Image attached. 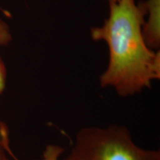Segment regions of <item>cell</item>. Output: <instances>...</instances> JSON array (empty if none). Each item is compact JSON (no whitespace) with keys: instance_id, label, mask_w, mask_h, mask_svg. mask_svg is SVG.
<instances>
[{"instance_id":"obj_7","label":"cell","mask_w":160,"mask_h":160,"mask_svg":"<svg viewBox=\"0 0 160 160\" xmlns=\"http://www.w3.org/2000/svg\"><path fill=\"white\" fill-rule=\"evenodd\" d=\"M6 81H7V68L2 58L0 56V95L5 91Z\"/></svg>"},{"instance_id":"obj_8","label":"cell","mask_w":160,"mask_h":160,"mask_svg":"<svg viewBox=\"0 0 160 160\" xmlns=\"http://www.w3.org/2000/svg\"><path fill=\"white\" fill-rule=\"evenodd\" d=\"M13 156H12V158H13V160H19L17 159V157H16V156L14 155V153H13V154H12Z\"/></svg>"},{"instance_id":"obj_9","label":"cell","mask_w":160,"mask_h":160,"mask_svg":"<svg viewBox=\"0 0 160 160\" xmlns=\"http://www.w3.org/2000/svg\"><path fill=\"white\" fill-rule=\"evenodd\" d=\"M109 2H113V1H115V0H108Z\"/></svg>"},{"instance_id":"obj_4","label":"cell","mask_w":160,"mask_h":160,"mask_svg":"<svg viewBox=\"0 0 160 160\" xmlns=\"http://www.w3.org/2000/svg\"><path fill=\"white\" fill-rule=\"evenodd\" d=\"M11 151L8 127L0 122V160H12Z\"/></svg>"},{"instance_id":"obj_6","label":"cell","mask_w":160,"mask_h":160,"mask_svg":"<svg viewBox=\"0 0 160 160\" xmlns=\"http://www.w3.org/2000/svg\"><path fill=\"white\" fill-rule=\"evenodd\" d=\"M12 40V35L9 25L0 19V45H7Z\"/></svg>"},{"instance_id":"obj_3","label":"cell","mask_w":160,"mask_h":160,"mask_svg":"<svg viewBox=\"0 0 160 160\" xmlns=\"http://www.w3.org/2000/svg\"><path fill=\"white\" fill-rule=\"evenodd\" d=\"M148 19L144 22L142 33L146 45L156 51L160 46V0H146L142 2Z\"/></svg>"},{"instance_id":"obj_2","label":"cell","mask_w":160,"mask_h":160,"mask_svg":"<svg viewBox=\"0 0 160 160\" xmlns=\"http://www.w3.org/2000/svg\"><path fill=\"white\" fill-rule=\"evenodd\" d=\"M62 160H160V151L139 147L127 127L113 124L80 129Z\"/></svg>"},{"instance_id":"obj_1","label":"cell","mask_w":160,"mask_h":160,"mask_svg":"<svg viewBox=\"0 0 160 160\" xmlns=\"http://www.w3.org/2000/svg\"><path fill=\"white\" fill-rule=\"evenodd\" d=\"M109 16L102 26L91 30L95 41L109 50L108 67L99 77L102 88H112L122 97L151 88L160 78V53L146 45L142 33L145 11L136 0L109 2Z\"/></svg>"},{"instance_id":"obj_5","label":"cell","mask_w":160,"mask_h":160,"mask_svg":"<svg viewBox=\"0 0 160 160\" xmlns=\"http://www.w3.org/2000/svg\"><path fill=\"white\" fill-rule=\"evenodd\" d=\"M63 147L56 144H49L45 146L41 158L37 160H60V157L65 153Z\"/></svg>"}]
</instances>
